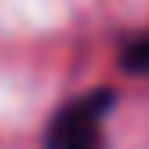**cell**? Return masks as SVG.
<instances>
[{
	"label": "cell",
	"mask_w": 149,
	"mask_h": 149,
	"mask_svg": "<svg viewBox=\"0 0 149 149\" xmlns=\"http://www.w3.org/2000/svg\"><path fill=\"white\" fill-rule=\"evenodd\" d=\"M109 106H113V95H106V91L65 106L47 127V149H102L98 124Z\"/></svg>",
	"instance_id": "6da1fadb"
},
{
	"label": "cell",
	"mask_w": 149,
	"mask_h": 149,
	"mask_svg": "<svg viewBox=\"0 0 149 149\" xmlns=\"http://www.w3.org/2000/svg\"><path fill=\"white\" fill-rule=\"evenodd\" d=\"M124 62H127L131 69H142V65H149V36L131 44V51H127V58H124Z\"/></svg>",
	"instance_id": "7a4b0ae2"
}]
</instances>
